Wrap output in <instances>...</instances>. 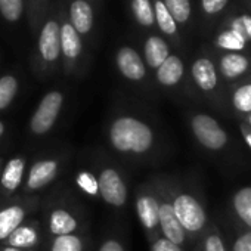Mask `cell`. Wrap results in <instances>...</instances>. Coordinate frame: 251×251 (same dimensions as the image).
Here are the masks:
<instances>
[{"instance_id": "cell-1", "label": "cell", "mask_w": 251, "mask_h": 251, "mask_svg": "<svg viewBox=\"0 0 251 251\" xmlns=\"http://www.w3.org/2000/svg\"><path fill=\"white\" fill-rule=\"evenodd\" d=\"M109 147L126 157H144L155 145V133L151 126L133 114H118L106 127Z\"/></svg>"}, {"instance_id": "cell-2", "label": "cell", "mask_w": 251, "mask_h": 251, "mask_svg": "<svg viewBox=\"0 0 251 251\" xmlns=\"http://www.w3.org/2000/svg\"><path fill=\"white\" fill-rule=\"evenodd\" d=\"M98 188L102 201L112 208H123L129 201V188L123 173L111 164H105L98 170Z\"/></svg>"}, {"instance_id": "cell-3", "label": "cell", "mask_w": 251, "mask_h": 251, "mask_svg": "<svg viewBox=\"0 0 251 251\" xmlns=\"http://www.w3.org/2000/svg\"><path fill=\"white\" fill-rule=\"evenodd\" d=\"M64 106V93L59 90L48 92L30 118V130L34 136H45L52 132Z\"/></svg>"}, {"instance_id": "cell-4", "label": "cell", "mask_w": 251, "mask_h": 251, "mask_svg": "<svg viewBox=\"0 0 251 251\" xmlns=\"http://www.w3.org/2000/svg\"><path fill=\"white\" fill-rule=\"evenodd\" d=\"M62 169V161L59 157H42L33 161L25 175L23 185L24 194H37L48 186H50L59 176Z\"/></svg>"}, {"instance_id": "cell-5", "label": "cell", "mask_w": 251, "mask_h": 251, "mask_svg": "<svg viewBox=\"0 0 251 251\" xmlns=\"http://www.w3.org/2000/svg\"><path fill=\"white\" fill-rule=\"evenodd\" d=\"M175 214L186 233H198L204 229L207 216L201 202L191 194L179 192L172 198Z\"/></svg>"}, {"instance_id": "cell-6", "label": "cell", "mask_w": 251, "mask_h": 251, "mask_svg": "<svg viewBox=\"0 0 251 251\" xmlns=\"http://www.w3.org/2000/svg\"><path fill=\"white\" fill-rule=\"evenodd\" d=\"M191 129L195 139L210 151H219L227 144V135L222 126L208 114H195L191 118Z\"/></svg>"}, {"instance_id": "cell-7", "label": "cell", "mask_w": 251, "mask_h": 251, "mask_svg": "<svg viewBox=\"0 0 251 251\" xmlns=\"http://www.w3.org/2000/svg\"><path fill=\"white\" fill-rule=\"evenodd\" d=\"M158 208H160V204H158V195L155 191L147 186L139 188L136 191V195H135L136 216L151 241L161 236L160 227H158Z\"/></svg>"}, {"instance_id": "cell-8", "label": "cell", "mask_w": 251, "mask_h": 251, "mask_svg": "<svg viewBox=\"0 0 251 251\" xmlns=\"http://www.w3.org/2000/svg\"><path fill=\"white\" fill-rule=\"evenodd\" d=\"M36 200H15L0 205V244H5L9 235L23 225L27 219H30L34 211Z\"/></svg>"}, {"instance_id": "cell-9", "label": "cell", "mask_w": 251, "mask_h": 251, "mask_svg": "<svg viewBox=\"0 0 251 251\" xmlns=\"http://www.w3.org/2000/svg\"><path fill=\"white\" fill-rule=\"evenodd\" d=\"M81 229L83 222L80 214L65 205H55L45 216V230L50 238L80 233Z\"/></svg>"}, {"instance_id": "cell-10", "label": "cell", "mask_w": 251, "mask_h": 251, "mask_svg": "<svg viewBox=\"0 0 251 251\" xmlns=\"http://www.w3.org/2000/svg\"><path fill=\"white\" fill-rule=\"evenodd\" d=\"M28 169V158L23 154L12 155L0 167V195L12 197L17 194L25 180Z\"/></svg>"}, {"instance_id": "cell-11", "label": "cell", "mask_w": 251, "mask_h": 251, "mask_svg": "<svg viewBox=\"0 0 251 251\" xmlns=\"http://www.w3.org/2000/svg\"><path fill=\"white\" fill-rule=\"evenodd\" d=\"M158 227H160V235L169 241H172L176 245H183L186 241V232L180 226L173 205L172 200L166 197L158 195Z\"/></svg>"}, {"instance_id": "cell-12", "label": "cell", "mask_w": 251, "mask_h": 251, "mask_svg": "<svg viewBox=\"0 0 251 251\" xmlns=\"http://www.w3.org/2000/svg\"><path fill=\"white\" fill-rule=\"evenodd\" d=\"M43 242V226L36 219H27L23 225H20L5 241V245L36 251Z\"/></svg>"}, {"instance_id": "cell-13", "label": "cell", "mask_w": 251, "mask_h": 251, "mask_svg": "<svg viewBox=\"0 0 251 251\" xmlns=\"http://www.w3.org/2000/svg\"><path fill=\"white\" fill-rule=\"evenodd\" d=\"M118 71L130 81H141L147 75V68L141 55L132 48H121L115 55Z\"/></svg>"}, {"instance_id": "cell-14", "label": "cell", "mask_w": 251, "mask_h": 251, "mask_svg": "<svg viewBox=\"0 0 251 251\" xmlns=\"http://www.w3.org/2000/svg\"><path fill=\"white\" fill-rule=\"evenodd\" d=\"M39 50L46 62H55L61 53V28L58 23L48 21L42 30Z\"/></svg>"}, {"instance_id": "cell-15", "label": "cell", "mask_w": 251, "mask_h": 251, "mask_svg": "<svg viewBox=\"0 0 251 251\" xmlns=\"http://www.w3.org/2000/svg\"><path fill=\"white\" fill-rule=\"evenodd\" d=\"M192 78L201 90H214L217 86V70L213 61L208 58H198L192 64Z\"/></svg>"}, {"instance_id": "cell-16", "label": "cell", "mask_w": 251, "mask_h": 251, "mask_svg": "<svg viewBox=\"0 0 251 251\" xmlns=\"http://www.w3.org/2000/svg\"><path fill=\"white\" fill-rule=\"evenodd\" d=\"M183 73H185V67H183L182 59L176 55H170L157 68V80L161 86L173 87L182 80Z\"/></svg>"}, {"instance_id": "cell-17", "label": "cell", "mask_w": 251, "mask_h": 251, "mask_svg": "<svg viewBox=\"0 0 251 251\" xmlns=\"http://www.w3.org/2000/svg\"><path fill=\"white\" fill-rule=\"evenodd\" d=\"M250 61L239 52H227L220 58V73L225 78L233 80L247 73Z\"/></svg>"}, {"instance_id": "cell-18", "label": "cell", "mask_w": 251, "mask_h": 251, "mask_svg": "<svg viewBox=\"0 0 251 251\" xmlns=\"http://www.w3.org/2000/svg\"><path fill=\"white\" fill-rule=\"evenodd\" d=\"M70 17L73 21V27L77 33L87 34L93 25V14L92 8L84 0H75L70 6Z\"/></svg>"}, {"instance_id": "cell-19", "label": "cell", "mask_w": 251, "mask_h": 251, "mask_svg": "<svg viewBox=\"0 0 251 251\" xmlns=\"http://www.w3.org/2000/svg\"><path fill=\"white\" fill-rule=\"evenodd\" d=\"M144 55H145V61L148 67L152 70H157L170 56V49H169V45L161 37L151 36L145 43Z\"/></svg>"}, {"instance_id": "cell-20", "label": "cell", "mask_w": 251, "mask_h": 251, "mask_svg": "<svg viewBox=\"0 0 251 251\" xmlns=\"http://www.w3.org/2000/svg\"><path fill=\"white\" fill-rule=\"evenodd\" d=\"M46 251H87V239L83 233L50 238Z\"/></svg>"}, {"instance_id": "cell-21", "label": "cell", "mask_w": 251, "mask_h": 251, "mask_svg": "<svg viewBox=\"0 0 251 251\" xmlns=\"http://www.w3.org/2000/svg\"><path fill=\"white\" fill-rule=\"evenodd\" d=\"M61 50L70 61L77 59L81 53L80 36L71 24H64L61 28Z\"/></svg>"}, {"instance_id": "cell-22", "label": "cell", "mask_w": 251, "mask_h": 251, "mask_svg": "<svg viewBox=\"0 0 251 251\" xmlns=\"http://www.w3.org/2000/svg\"><path fill=\"white\" fill-rule=\"evenodd\" d=\"M232 205L241 222H244L248 227H251V186L241 188L233 195Z\"/></svg>"}, {"instance_id": "cell-23", "label": "cell", "mask_w": 251, "mask_h": 251, "mask_svg": "<svg viewBox=\"0 0 251 251\" xmlns=\"http://www.w3.org/2000/svg\"><path fill=\"white\" fill-rule=\"evenodd\" d=\"M245 42L247 39L239 31H236L235 28H229L219 34L216 45L227 52H239L245 48Z\"/></svg>"}, {"instance_id": "cell-24", "label": "cell", "mask_w": 251, "mask_h": 251, "mask_svg": "<svg viewBox=\"0 0 251 251\" xmlns=\"http://www.w3.org/2000/svg\"><path fill=\"white\" fill-rule=\"evenodd\" d=\"M75 185L77 188L86 194L87 197L90 198H96L99 197V188H98V177H96V173L90 172V170H86V169H81L75 173Z\"/></svg>"}, {"instance_id": "cell-25", "label": "cell", "mask_w": 251, "mask_h": 251, "mask_svg": "<svg viewBox=\"0 0 251 251\" xmlns=\"http://www.w3.org/2000/svg\"><path fill=\"white\" fill-rule=\"evenodd\" d=\"M18 93V80L14 75L0 77V111H5Z\"/></svg>"}, {"instance_id": "cell-26", "label": "cell", "mask_w": 251, "mask_h": 251, "mask_svg": "<svg viewBox=\"0 0 251 251\" xmlns=\"http://www.w3.org/2000/svg\"><path fill=\"white\" fill-rule=\"evenodd\" d=\"M157 23H158V27L161 28L163 33L166 34H175L177 31V24L176 21L173 20V17L170 15V12L167 11L164 2L161 0H155V14H154Z\"/></svg>"}, {"instance_id": "cell-27", "label": "cell", "mask_w": 251, "mask_h": 251, "mask_svg": "<svg viewBox=\"0 0 251 251\" xmlns=\"http://www.w3.org/2000/svg\"><path fill=\"white\" fill-rule=\"evenodd\" d=\"M164 5L176 24H185L191 17V3L189 0H164Z\"/></svg>"}, {"instance_id": "cell-28", "label": "cell", "mask_w": 251, "mask_h": 251, "mask_svg": "<svg viewBox=\"0 0 251 251\" xmlns=\"http://www.w3.org/2000/svg\"><path fill=\"white\" fill-rule=\"evenodd\" d=\"M133 14L138 20V23L144 27H151L155 21L154 17V8L150 0H133Z\"/></svg>"}, {"instance_id": "cell-29", "label": "cell", "mask_w": 251, "mask_h": 251, "mask_svg": "<svg viewBox=\"0 0 251 251\" xmlns=\"http://www.w3.org/2000/svg\"><path fill=\"white\" fill-rule=\"evenodd\" d=\"M232 103L239 112L251 114V83L244 84L233 92Z\"/></svg>"}, {"instance_id": "cell-30", "label": "cell", "mask_w": 251, "mask_h": 251, "mask_svg": "<svg viewBox=\"0 0 251 251\" xmlns=\"http://www.w3.org/2000/svg\"><path fill=\"white\" fill-rule=\"evenodd\" d=\"M0 12L11 23L18 21L23 14V0H0Z\"/></svg>"}, {"instance_id": "cell-31", "label": "cell", "mask_w": 251, "mask_h": 251, "mask_svg": "<svg viewBox=\"0 0 251 251\" xmlns=\"http://www.w3.org/2000/svg\"><path fill=\"white\" fill-rule=\"evenodd\" d=\"M151 251H183V250L180 245H176L172 241L163 236H158L151 241Z\"/></svg>"}, {"instance_id": "cell-32", "label": "cell", "mask_w": 251, "mask_h": 251, "mask_svg": "<svg viewBox=\"0 0 251 251\" xmlns=\"http://www.w3.org/2000/svg\"><path fill=\"white\" fill-rule=\"evenodd\" d=\"M227 2L229 0H201V6L207 15H216L226 8Z\"/></svg>"}, {"instance_id": "cell-33", "label": "cell", "mask_w": 251, "mask_h": 251, "mask_svg": "<svg viewBox=\"0 0 251 251\" xmlns=\"http://www.w3.org/2000/svg\"><path fill=\"white\" fill-rule=\"evenodd\" d=\"M232 28L239 31L247 40H251V17L250 15H242L238 20H235Z\"/></svg>"}, {"instance_id": "cell-34", "label": "cell", "mask_w": 251, "mask_h": 251, "mask_svg": "<svg viewBox=\"0 0 251 251\" xmlns=\"http://www.w3.org/2000/svg\"><path fill=\"white\" fill-rule=\"evenodd\" d=\"M98 251H127L126 250V247H124V244H123V241L121 239H118V238H105L100 244H99V247H98Z\"/></svg>"}, {"instance_id": "cell-35", "label": "cell", "mask_w": 251, "mask_h": 251, "mask_svg": "<svg viewBox=\"0 0 251 251\" xmlns=\"http://www.w3.org/2000/svg\"><path fill=\"white\" fill-rule=\"evenodd\" d=\"M204 251H226L222 238L216 233H211L204 241Z\"/></svg>"}, {"instance_id": "cell-36", "label": "cell", "mask_w": 251, "mask_h": 251, "mask_svg": "<svg viewBox=\"0 0 251 251\" xmlns=\"http://www.w3.org/2000/svg\"><path fill=\"white\" fill-rule=\"evenodd\" d=\"M232 251H251V230L238 236Z\"/></svg>"}, {"instance_id": "cell-37", "label": "cell", "mask_w": 251, "mask_h": 251, "mask_svg": "<svg viewBox=\"0 0 251 251\" xmlns=\"http://www.w3.org/2000/svg\"><path fill=\"white\" fill-rule=\"evenodd\" d=\"M0 251H27V250H20V248H14V247L5 245V244H0Z\"/></svg>"}, {"instance_id": "cell-38", "label": "cell", "mask_w": 251, "mask_h": 251, "mask_svg": "<svg viewBox=\"0 0 251 251\" xmlns=\"http://www.w3.org/2000/svg\"><path fill=\"white\" fill-rule=\"evenodd\" d=\"M5 133H6V126L2 120H0V139L5 136Z\"/></svg>"}, {"instance_id": "cell-39", "label": "cell", "mask_w": 251, "mask_h": 251, "mask_svg": "<svg viewBox=\"0 0 251 251\" xmlns=\"http://www.w3.org/2000/svg\"><path fill=\"white\" fill-rule=\"evenodd\" d=\"M244 133V138H245V141H247V145L250 147V150H251V132H242Z\"/></svg>"}, {"instance_id": "cell-40", "label": "cell", "mask_w": 251, "mask_h": 251, "mask_svg": "<svg viewBox=\"0 0 251 251\" xmlns=\"http://www.w3.org/2000/svg\"><path fill=\"white\" fill-rule=\"evenodd\" d=\"M248 124L251 126V114H248Z\"/></svg>"}, {"instance_id": "cell-41", "label": "cell", "mask_w": 251, "mask_h": 251, "mask_svg": "<svg viewBox=\"0 0 251 251\" xmlns=\"http://www.w3.org/2000/svg\"><path fill=\"white\" fill-rule=\"evenodd\" d=\"M0 167H2V163H0Z\"/></svg>"}]
</instances>
